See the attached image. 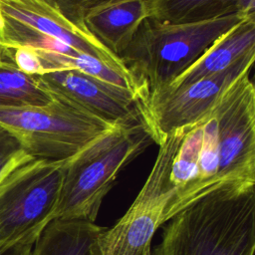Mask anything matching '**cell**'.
<instances>
[{
	"label": "cell",
	"instance_id": "6da1fadb",
	"mask_svg": "<svg viewBox=\"0 0 255 255\" xmlns=\"http://www.w3.org/2000/svg\"><path fill=\"white\" fill-rule=\"evenodd\" d=\"M254 185L220 187L184 207L164 223L151 255H253Z\"/></svg>",
	"mask_w": 255,
	"mask_h": 255
},
{
	"label": "cell",
	"instance_id": "7a4b0ae2",
	"mask_svg": "<svg viewBox=\"0 0 255 255\" xmlns=\"http://www.w3.org/2000/svg\"><path fill=\"white\" fill-rule=\"evenodd\" d=\"M151 143L154 142L150 129L140 115L135 120L115 124L66 159L53 219L95 221L121 170Z\"/></svg>",
	"mask_w": 255,
	"mask_h": 255
},
{
	"label": "cell",
	"instance_id": "3957f363",
	"mask_svg": "<svg viewBox=\"0 0 255 255\" xmlns=\"http://www.w3.org/2000/svg\"><path fill=\"white\" fill-rule=\"evenodd\" d=\"M244 18L232 14L191 23L145 18L119 58L146 99L164 90L218 37Z\"/></svg>",
	"mask_w": 255,
	"mask_h": 255
},
{
	"label": "cell",
	"instance_id": "277c9868",
	"mask_svg": "<svg viewBox=\"0 0 255 255\" xmlns=\"http://www.w3.org/2000/svg\"><path fill=\"white\" fill-rule=\"evenodd\" d=\"M114 125L56 96L43 106L0 109V127L28 154L47 160L72 157Z\"/></svg>",
	"mask_w": 255,
	"mask_h": 255
},
{
	"label": "cell",
	"instance_id": "5b68a950",
	"mask_svg": "<svg viewBox=\"0 0 255 255\" xmlns=\"http://www.w3.org/2000/svg\"><path fill=\"white\" fill-rule=\"evenodd\" d=\"M65 160L32 157L1 180L0 251L27 238L38 237L53 219L62 188Z\"/></svg>",
	"mask_w": 255,
	"mask_h": 255
},
{
	"label": "cell",
	"instance_id": "8992f818",
	"mask_svg": "<svg viewBox=\"0 0 255 255\" xmlns=\"http://www.w3.org/2000/svg\"><path fill=\"white\" fill-rule=\"evenodd\" d=\"M179 128L168 133L136 198L117 223L100 235L97 255H151V240L172 197L169 172L172 158L185 133Z\"/></svg>",
	"mask_w": 255,
	"mask_h": 255
},
{
	"label": "cell",
	"instance_id": "52a82bcc",
	"mask_svg": "<svg viewBox=\"0 0 255 255\" xmlns=\"http://www.w3.org/2000/svg\"><path fill=\"white\" fill-rule=\"evenodd\" d=\"M245 70L220 94L210 115L216 123V188L255 184V88Z\"/></svg>",
	"mask_w": 255,
	"mask_h": 255
},
{
	"label": "cell",
	"instance_id": "ba28073f",
	"mask_svg": "<svg viewBox=\"0 0 255 255\" xmlns=\"http://www.w3.org/2000/svg\"><path fill=\"white\" fill-rule=\"evenodd\" d=\"M254 60L255 51L217 74L175 91L150 95L138 103L153 142L159 145L173 130L188 128L206 120L222 91L245 70L251 69Z\"/></svg>",
	"mask_w": 255,
	"mask_h": 255
},
{
	"label": "cell",
	"instance_id": "9c48e42d",
	"mask_svg": "<svg viewBox=\"0 0 255 255\" xmlns=\"http://www.w3.org/2000/svg\"><path fill=\"white\" fill-rule=\"evenodd\" d=\"M35 77L51 96L68 100L109 123L129 122L140 116L138 100L131 91L78 70L58 69Z\"/></svg>",
	"mask_w": 255,
	"mask_h": 255
},
{
	"label": "cell",
	"instance_id": "30bf717a",
	"mask_svg": "<svg viewBox=\"0 0 255 255\" xmlns=\"http://www.w3.org/2000/svg\"><path fill=\"white\" fill-rule=\"evenodd\" d=\"M0 17L56 39L79 52L128 73L119 57L102 46L85 28L69 21L45 0H0Z\"/></svg>",
	"mask_w": 255,
	"mask_h": 255
},
{
	"label": "cell",
	"instance_id": "8fae6325",
	"mask_svg": "<svg viewBox=\"0 0 255 255\" xmlns=\"http://www.w3.org/2000/svg\"><path fill=\"white\" fill-rule=\"evenodd\" d=\"M147 17V0H108L91 8L83 24L102 46L119 57Z\"/></svg>",
	"mask_w": 255,
	"mask_h": 255
},
{
	"label": "cell",
	"instance_id": "7c38bea8",
	"mask_svg": "<svg viewBox=\"0 0 255 255\" xmlns=\"http://www.w3.org/2000/svg\"><path fill=\"white\" fill-rule=\"evenodd\" d=\"M255 51V15L241 20L218 37L204 53L162 92H171L217 74ZM158 94V93H156Z\"/></svg>",
	"mask_w": 255,
	"mask_h": 255
},
{
	"label": "cell",
	"instance_id": "4fadbf2b",
	"mask_svg": "<svg viewBox=\"0 0 255 255\" xmlns=\"http://www.w3.org/2000/svg\"><path fill=\"white\" fill-rule=\"evenodd\" d=\"M106 228L86 219L54 218L40 232L30 255H97Z\"/></svg>",
	"mask_w": 255,
	"mask_h": 255
},
{
	"label": "cell",
	"instance_id": "5bb4252c",
	"mask_svg": "<svg viewBox=\"0 0 255 255\" xmlns=\"http://www.w3.org/2000/svg\"><path fill=\"white\" fill-rule=\"evenodd\" d=\"M148 17L166 23H191L232 14L255 15V0H147Z\"/></svg>",
	"mask_w": 255,
	"mask_h": 255
},
{
	"label": "cell",
	"instance_id": "9a60e30c",
	"mask_svg": "<svg viewBox=\"0 0 255 255\" xmlns=\"http://www.w3.org/2000/svg\"><path fill=\"white\" fill-rule=\"evenodd\" d=\"M52 96L43 89L35 76L20 71L12 62L0 59V109L43 106Z\"/></svg>",
	"mask_w": 255,
	"mask_h": 255
},
{
	"label": "cell",
	"instance_id": "2e32d148",
	"mask_svg": "<svg viewBox=\"0 0 255 255\" xmlns=\"http://www.w3.org/2000/svg\"><path fill=\"white\" fill-rule=\"evenodd\" d=\"M32 157L9 131L0 127V182L16 166Z\"/></svg>",
	"mask_w": 255,
	"mask_h": 255
},
{
	"label": "cell",
	"instance_id": "e0dca14e",
	"mask_svg": "<svg viewBox=\"0 0 255 255\" xmlns=\"http://www.w3.org/2000/svg\"><path fill=\"white\" fill-rule=\"evenodd\" d=\"M2 59L12 62L20 71L31 76L45 73L41 56L37 50L30 47L2 48Z\"/></svg>",
	"mask_w": 255,
	"mask_h": 255
},
{
	"label": "cell",
	"instance_id": "ac0fdd59",
	"mask_svg": "<svg viewBox=\"0 0 255 255\" xmlns=\"http://www.w3.org/2000/svg\"><path fill=\"white\" fill-rule=\"evenodd\" d=\"M55 7L69 21L83 28V19L86 13L93 7L108 0H45Z\"/></svg>",
	"mask_w": 255,
	"mask_h": 255
},
{
	"label": "cell",
	"instance_id": "d6986e66",
	"mask_svg": "<svg viewBox=\"0 0 255 255\" xmlns=\"http://www.w3.org/2000/svg\"><path fill=\"white\" fill-rule=\"evenodd\" d=\"M37 237L27 238L9 248L0 251V255H30Z\"/></svg>",
	"mask_w": 255,
	"mask_h": 255
},
{
	"label": "cell",
	"instance_id": "ffe728a7",
	"mask_svg": "<svg viewBox=\"0 0 255 255\" xmlns=\"http://www.w3.org/2000/svg\"><path fill=\"white\" fill-rule=\"evenodd\" d=\"M0 59H2V47L0 45Z\"/></svg>",
	"mask_w": 255,
	"mask_h": 255
}]
</instances>
